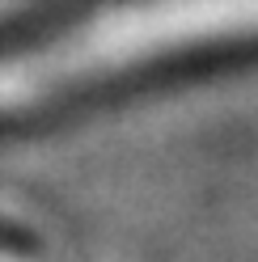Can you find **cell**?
Instances as JSON below:
<instances>
[{
	"instance_id": "6da1fadb",
	"label": "cell",
	"mask_w": 258,
	"mask_h": 262,
	"mask_svg": "<svg viewBox=\"0 0 258 262\" xmlns=\"http://www.w3.org/2000/svg\"><path fill=\"white\" fill-rule=\"evenodd\" d=\"M258 34V0H127L55 38L0 59V110L42 102L89 76L123 72L157 51Z\"/></svg>"
}]
</instances>
